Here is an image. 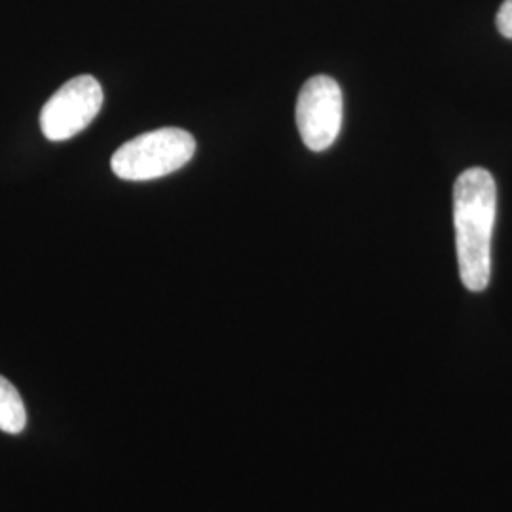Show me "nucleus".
I'll list each match as a JSON object with an SVG mask.
<instances>
[{
  "mask_svg": "<svg viewBox=\"0 0 512 512\" xmlns=\"http://www.w3.org/2000/svg\"><path fill=\"white\" fill-rule=\"evenodd\" d=\"M497 186L490 171L471 167L454 184V224L459 275L463 285L482 293L492 277V234Z\"/></svg>",
  "mask_w": 512,
  "mask_h": 512,
  "instance_id": "obj_1",
  "label": "nucleus"
},
{
  "mask_svg": "<svg viewBox=\"0 0 512 512\" xmlns=\"http://www.w3.org/2000/svg\"><path fill=\"white\" fill-rule=\"evenodd\" d=\"M196 152L194 137L179 128L154 129L118 148L110 160L116 177L124 181H154L179 171Z\"/></svg>",
  "mask_w": 512,
  "mask_h": 512,
  "instance_id": "obj_2",
  "label": "nucleus"
},
{
  "mask_svg": "<svg viewBox=\"0 0 512 512\" xmlns=\"http://www.w3.org/2000/svg\"><path fill=\"white\" fill-rule=\"evenodd\" d=\"M103 107L101 84L82 74L50 97L40 112V128L48 141L61 143L88 128Z\"/></svg>",
  "mask_w": 512,
  "mask_h": 512,
  "instance_id": "obj_3",
  "label": "nucleus"
},
{
  "mask_svg": "<svg viewBox=\"0 0 512 512\" xmlns=\"http://www.w3.org/2000/svg\"><path fill=\"white\" fill-rule=\"evenodd\" d=\"M342 90L330 76H313L298 95L296 124L304 145L323 152L338 139L342 128Z\"/></svg>",
  "mask_w": 512,
  "mask_h": 512,
  "instance_id": "obj_4",
  "label": "nucleus"
},
{
  "mask_svg": "<svg viewBox=\"0 0 512 512\" xmlns=\"http://www.w3.org/2000/svg\"><path fill=\"white\" fill-rule=\"evenodd\" d=\"M27 425V410L18 389L0 376V431L19 435Z\"/></svg>",
  "mask_w": 512,
  "mask_h": 512,
  "instance_id": "obj_5",
  "label": "nucleus"
},
{
  "mask_svg": "<svg viewBox=\"0 0 512 512\" xmlns=\"http://www.w3.org/2000/svg\"><path fill=\"white\" fill-rule=\"evenodd\" d=\"M495 25H497V31L505 38H511L512 40V0H505L497 12V18H495Z\"/></svg>",
  "mask_w": 512,
  "mask_h": 512,
  "instance_id": "obj_6",
  "label": "nucleus"
}]
</instances>
